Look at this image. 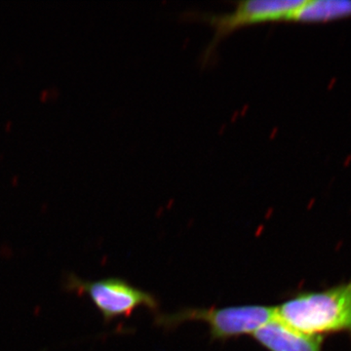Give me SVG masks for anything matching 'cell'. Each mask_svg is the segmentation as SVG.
I'll return each mask as SVG.
<instances>
[{
	"mask_svg": "<svg viewBox=\"0 0 351 351\" xmlns=\"http://www.w3.org/2000/svg\"><path fill=\"white\" fill-rule=\"evenodd\" d=\"M351 17L350 0H304L301 6L295 9L290 22L326 23L331 21Z\"/></svg>",
	"mask_w": 351,
	"mask_h": 351,
	"instance_id": "8992f818",
	"label": "cell"
},
{
	"mask_svg": "<svg viewBox=\"0 0 351 351\" xmlns=\"http://www.w3.org/2000/svg\"><path fill=\"white\" fill-rule=\"evenodd\" d=\"M302 3L301 0H245L237 2L232 12H193L186 14V18L202 21L213 27V39L204 55L210 59L218 44L233 32L247 25L290 22L293 12Z\"/></svg>",
	"mask_w": 351,
	"mask_h": 351,
	"instance_id": "277c9868",
	"label": "cell"
},
{
	"mask_svg": "<svg viewBox=\"0 0 351 351\" xmlns=\"http://www.w3.org/2000/svg\"><path fill=\"white\" fill-rule=\"evenodd\" d=\"M276 317V307L258 304L219 308L186 307L173 313L157 314L156 323L164 329H174L189 321H201L209 327L213 341H225L244 335H254Z\"/></svg>",
	"mask_w": 351,
	"mask_h": 351,
	"instance_id": "7a4b0ae2",
	"label": "cell"
},
{
	"mask_svg": "<svg viewBox=\"0 0 351 351\" xmlns=\"http://www.w3.org/2000/svg\"><path fill=\"white\" fill-rule=\"evenodd\" d=\"M64 289L78 295H87L106 322L129 317L138 307L145 306L152 311L158 308V301L154 295L119 277L88 281L75 274H68L64 277Z\"/></svg>",
	"mask_w": 351,
	"mask_h": 351,
	"instance_id": "3957f363",
	"label": "cell"
},
{
	"mask_svg": "<svg viewBox=\"0 0 351 351\" xmlns=\"http://www.w3.org/2000/svg\"><path fill=\"white\" fill-rule=\"evenodd\" d=\"M276 315L287 326L311 336L351 335V280L293 295L276 307Z\"/></svg>",
	"mask_w": 351,
	"mask_h": 351,
	"instance_id": "6da1fadb",
	"label": "cell"
},
{
	"mask_svg": "<svg viewBox=\"0 0 351 351\" xmlns=\"http://www.w3.org/2000/svg\"><path fill=\"white\" fill-rule=\"evenodd\" d=\"M258 345L269 351H322L323 337L311 336L274 320L253 335Z\"/></svg>",
	"mask_w": 351,
	"mask_h": 351,
	"instance_id": "5b68a950",
	"label": "cell"
}]
</instances>
